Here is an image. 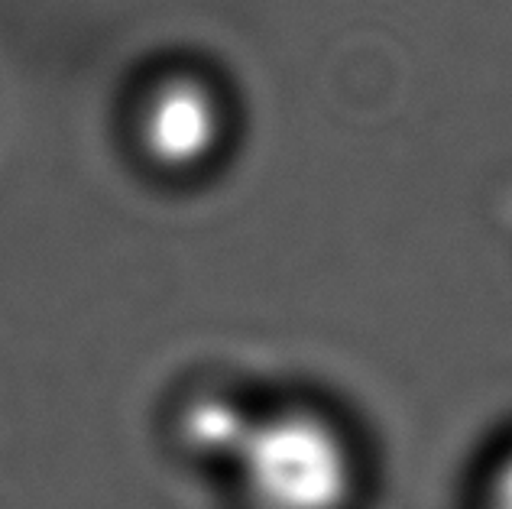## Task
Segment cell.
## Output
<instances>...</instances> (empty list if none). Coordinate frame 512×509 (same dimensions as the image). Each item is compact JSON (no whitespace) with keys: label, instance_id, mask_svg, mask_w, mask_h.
Here are the masks:
<instances>
[{"label":"cell","instance_id":"cell-1","mask_svg":"<svg viewBox=\"0 0 512 509\" xmlns=\"http://www.w3.org/2000/svg\"><path fill=\"white\" fill-rule=\"evenodd\" d=\"M234 464L256 509H344L357 484L341 428L302 409L253 419Z\"/></svg>","mask_w":512,"mask_h":509},{"label":"cell","instance_id":"cell-2","mask_svg":"<svg viewBox=\"0 0 512 509\" xmlns=\"http://www.w3.org/2000/svg\"><path fill=\"white\" fill-rule=\"evenodd\" d=\"M140 133L156 163L195 166L218 143V104L195 82H169L146 104Z\"/></svg>","mask_w":512,"mask_h":509},{"label":"cell","instance_id":"cell-3","mask_svg":"<svg viewBox=\"0 0 512 509\" xmlns=\"http://www.w3.org/2000/svg\"><path fill=\"white\" fill-rule=\"evenodd\" d=\"M250 422H253V415H247L237 403H227L221 396H208L185 409L182 435H185V445H192L195 451H205L211 458L234 461Z\"/></svg>","mask_w":512,"mask_h":509},{"label":"cell","instance_id":"cell-4","mask_svg":"<svg viewBox=\"0 0 512 509\" xmlns=\"http://www.w3.org/2000/svg\"><path fill=\"white\" fill-rule=\"evenodd\" d=\"M490 509H512V454L500 464L490 490Z\"/></svg>","mask_w":512,"mask_h":509}]
</instances>
